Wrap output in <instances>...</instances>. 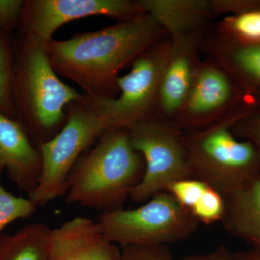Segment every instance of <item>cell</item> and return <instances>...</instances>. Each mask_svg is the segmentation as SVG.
Here are the masks:
<instances>
[{
	"mask_svg": "<svg viewBox=\"0 0 260 260\" xmlns=\"http://www.w3.org/2000/svg\"><path fill=\"white\" fill-rule=\"evenodd\" d=\"M167 37L153 17L145 13L67 40L51 39L44 48L57 75L77 84L83 94L113 99L119 95L120 70Z\"/></svg>",
	"mask_w": 260,
	"mask_h": 260,
	"instance_id": "obj_1",
	"label": "cell"
},
{
	"mask_svg": "<svg viewBox=\"0 0 260 260\" xmlns=\"http://www.w3.org/2000/svg\"><path fill=\"white\" fill-rule=\"evenodd\" d=\"M144 171V160L130 144L127 129L109 128L72 169L65 199L104 211L119 209Z\"/></svg>",
	"mask_w": 260,
	"mask_h": 260,
	"instance_id": "obj_2",
	"label": "cell"
},
{
	"mask_svg": "<svg viewBox=\"0 0 260 260\" xmlns=\"http://www.w3.org/2000/svg\"><path fill=\"white\" fill-rule=\"evenodd\" d=\"M245 114L237 109L213 125L183 134L191 178L206 183L223 197L260 174V152L232 131L234 123Z\"/></svg>",
	"mask_w": 260,
	"mask_h": 260,
	"instance_id": "obj_3",
	"label": "cell"
},
{
	"mask_svg": "<svg viewBox=\"0 0 260 260\" xmlns=\"http://www.w3.org/2000/svg\"><path fill=\"white\" fill-rule=\"evenodd\" d=\"M15 67L14 102L39 139L62 128L66 107L82 94L63 83L51 66L44 44L22 37Z\"/></svg>",
	"mask_w": 260,
	"mask_h": 260,
	"instance_id": "obj_4",
	"label": "cell"
},
{
	"mask_svg": "<svg viewBox=\"0 0 260 260\" xmlns=\"http://www.w3.org/2000/svg\"><path fill=\"white\" fill-rule=\"evenodd\" d=\"M109 128L84 94L70 104L62 128L40 143L42 170L30 199L42 206L65 194L70 172L80 155Z\"/></svg>",
	"mask_w": 260,
	"mask_h": 260,
	"instance_id": "obj_5",
	"label": "cell"
},
{
	"mask_svg": "<svg viewBox=\"0 0 260 260\" xmlns=\"http://www.w3.org/2000/svg\"><path fill=\"white\" fill-rule=\"evenodd\" d=\"M97 222L108 239L121 247L168 246L190 237L200 225L167 191L155 194L133 209L104 211Z\"/></svg>",
	"mask_w": 260,
	"mask_h": 260,
	"instance_id": "obj_6",
	"label": "cell"
},
{
	"mask_svg": "<svg viewBox=\"0 0 260 260\" xmlns=\"http://www.w3.org/2000/svg\"><path fill=\"white\" fill-rule=\"evenodd\" d=\"M170 45L167 37L136 58L129 73L118 78L116 98L84 94L110 127L128 129L140 121L157 118L160 80Z\"/></svg>",
	"mask_w": 260,
	"mask_h": 260,
	"instance_id": "obj_7",
	"label": "cell"
},
{
	"mask_svg": "<svg viewBox=\"0 0 260 260\" xmlns=\"http://www.w3.org/2000/svg\"><path fill=\"white\" fill-rule=\"evenodd\" d=\"M130 144L143 156L145 171L129 198L141 204L173 183L191 178L183 144L184 132L158 118L140 121L127 129Z\"/></svg>",
	"mask_w": 260,
	"mask_h": 260,
	"instance_id": "obj_8",
	"label": "cell"
},
{
	"mask_svg": "<svg viewBox=\"0 0 260 260\" xmlns=\"http://www.w3.org/2000/svg\"><path fill=\"white\" fill-rule=\"evenodd\" d=\"M244 90L211 58L202 59L189 93L172 123L183 132L213 125L237 110Z\"/></svg>",
	"mask_w": 260,
	"mask_h": 260,
	"instance_id": "obj_9",
	"label": "cell"
},
{
	"mask_svg": "<svg viewBox=\"0 0 260 260\" xmlns=\"http://www.w3.org/2000/svg\"><path fill=\"white\" fill-rule=\"evenodd\" d=\"M143 13L138 0H29L24 1L19 21L23 38L44 44L73 20L102 15L121 22Z\"/></svg>",
	"mask_w": 260,
	"mask_h": 260,
	"instance_id": "obj_10",
	"label": "cell"
},
{
	"mask_svg": "<svg viewBox=\"0 0 260 260\" xmlns=\"http://www.w3.org/2000/svg\"><path fill=\"white\" fill-rule=\"evenodd\" d=\"M205 31L171 39L160 80L157 118L172 122L189 93L202 59Z\"/></svg>",
	"mask_w": 260,
	"mask_h": 260,
	"instance_id": "obj_11",
	"label": "cell"
},
{
	"mask_svg": "<svg viewBox=\"0 0 260 260\" xmlns=\"http://www.w3.org/2000/svg\"><path fill=\"white\" fill-rule=\"evenodd\" d=\"M49 260H121V250L111 242L97 221L75 217L50 229Z\"/></svg>",
	"mask_w": 260,
	"mask_h": 260,
	"instance_id": "obj_12",
	"label": "cell"
},
{
	"mask_svg": "<svg viewBox=\"0 0 260 260\" xmlns=\"http://www.w3.org/2000/svg\"><path fill=\"white\" fill-rule=\"evenodd\" d=\"M0 167L5 168L30 193L42 170L39 150L34 148L20 124L0 112Z\"/></svg>",
	"mask_w": 260,
	"mask_h": 260,
	"instance_id": "obj_13",
	"label": "cell"
},
{
	"mask_svg": "<svg viewBox=\"0 0 260 260\" xmlns=\"http://www.w3.org/2000/svg\"><path fill=\"white\" fill-rule=\"evenodd\" d=\"M169 39L206 31L214 19L211 0H138Z\"/></svg>",
	"mask_w": 260,
	"mask_h": 260,
	"instance_id": "obj_14",
	"label": "cell"
},
{
	"mask_svg": "<svg viewBox=\"0 0 260 260\" xmlns=\"http://www.w3.org/2000/svg\"><path fill=\"white\" fill-rule=\"evenodd\" d=\"M225 213L220 223L234 237L260 249V174L224 197Z\"/></svg>",
	"mask_w": 260,
	"mask_h": 260,
	"instance_id": "obj_15",
	"label": "cell"
},
{
	"mask_svg": "<svg viewBox=\"0 0 260 260\" xmlns=\"http://www.w3.org/2000/svg\"><path fill=\"white\" fill-rule=\"evenodd\" d=\"M50 229L40 223L24 227L0 242V260H49Z\"/></svg>",
	"mask_w": 260,
	"mask_h": 260,
	"instance_id": "obj_16",
	"label": "cell"
},
{
	"mask_svg": "<svg viewBox=\"0 0 260 260\" xmlns=\"http://www.w3.org/2000/svg\"><path fill=\"white\" fill-rule=\"evenodd\" d=\"M213 30L234 40L260 42V7L242 14L224 17Z\"/></svg>",
	"mask_w": 260,
	"mask_h": 260,
	"instance_id": "obj_17",
	"label": "cell"
},
{
	"mask_svg": "<svg viewBox=\"0 0 260 260\" xmlns=\"http://www.w3.org/2000/svg\"><path fill=\"white\" fill-rule=\"evenodd\" d=\"M15 66L6 34L0 32V112L15 119Z\"/></svg>",
	"mask_w": 260,
	"mask_h": 260,
	"instance_id": "obj_18",
	"label": "cell"
},
{
	"mask_svg": "<svg viewBox=\"0 0 260 260\" xmlns=\"http://www.w3.org/2000/svg\"><path fill=\"white\" fill-rule=\"evenodd\" d=\"M37 207L30 198L15 196L8 192L0 182V233L12 222L30 217Z\"/></svg>",
	"mask_w": 260,
	"mask_h": 260,
	"instance_id": "obj_19",
	"label": "cell"
},
{
	"mask_svg": "<svg viewBox=\"0 0 260 260\" xmlns=\"http://www.w3.org/2000/svg\"><path fill=\"white\" fill-rule=\"evenodd\" d=\"M225 208L223 195L209 185L191 208L190 213L200 223L211 225L221 221Z\"/></svg>",
	"mask_w": 260,
	"mask_h": 260,
	"instance_id": "obj_20",
	"label": "cell"
},
{
	"mask_svg": "<svg viewBox=\"0 0 260 260\" xmlns=\"http://www.w3.org/2000/svg\"><path fill=\"white\" fill-rule=\"evenodd\" d=\"M208 184L198 179H182L176 181L167 188L170 193L184 208L190 213L191 208L208 187Z\"/></svg>",
	"mask_w": 260,
	"mask_h": 260,
	"instance_id": "obj_21",
	"label": "cell"
},
{
	"mask_svg": "<svg viewBox=\"0 0 260 260\" xmlns=\"http://www.w3.org/2000/svg\"><path fill=\"white\" fill-rule=\"evenodd\" d=\"M121 260H173L167 245L122 246Z\"/></svg>",
	"mask_w": 260,
	"mask_h": 260,
	"instance_id": "obj_22",
	"label": "cell"
},
{
	"mask_svg": "<svg viewBox=\"0 0 260 260\" xmlns=\"http://www.w3.org/2000/svg\"><path fill=\"white\" fill-rule=\"evenodd\" d=\"M232 131L237 138L251 142L260 152V114L252 116L246 114L234 123Z\"/></svg>",
	"mask_w": 260,
	"mask_h": 260,
	"instance_id": "obj_23",
	"label": "cell"
},
{
	"mask_svg": "<svg viewBox=\"0 0 260 260\" xmlns=\"http://www.w3.org/2000/svg\"><path fill=\"white\" fill-rule=\"evenodd\" d=\"M211 3L215 18L221 15L226 17L242 14L260 7V2L258 1L211 0Z\"/></svg>",
	"mask_w": 260,
	"mask_h": 260,
	"instance_id": "obj_24",
	"label": "cell"
},
{
	"mask_svg": "<svg viewBox=\"0 0 260 260\" xmlns=\"http://www.w3.org/2000/svg\"><path fill=\"white\" fill-rule=\"evenodd\" d=\"M24 1L0 0V32L8 31L20 20Z\"/></svg>",
	"mask_w": 260,
	"mask_h": 260,
	"instance_id": "obj_25",
	"label": "cell"
},
{
	"mask_svg": "<svg viewBox=\"0 0 260 260\" xmlns=\"http://www.w3.org/2000/svg\"><path fill=\"white\" fill-rule=\"evenodd\" d=\"M214 254L216 256L217 260H235L224 246H219L218 249L214 251Z\"/></svg>",
	"mask_w": 260,
	"mask_h": 260,
	"instance_id": "obj_26",
	"label": "cell"
},
{
	"mask_svg": "<svg viewBox=\"0 0 260 260\" xmlns=\"http://www.w3.org/2000/svg\"><path fill=\"white\" fill-rule=\"evenodd\" d=\"M173 260H217V258L215 254H214V251H213V252L210 253L208 254H205V255L190 256L182 258V259H173Z\"/></svg>",
	"mask_w": 260,
	"mask_h": 260,
	"instance_id": "obj_27",
	"label": "cell"
},
{
	"mask_svg": "<svg viewBox=\"0 0 260 260\" xmlns=\"http://www.w3.org/2000/svg\"><path fill=\"white\" fill-rule=\"evenodd\" d=\"M235 260H260V254L256 253H249L244 254L240 258L234 259Z\"/></svg>",
	"mask_w": 260,
	"mask_h": 260,
	"instance_id": "obj_28",
	"label": "cell"
}]
</instances>
